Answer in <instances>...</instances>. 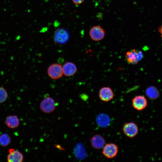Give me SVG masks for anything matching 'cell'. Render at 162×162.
Returning <instances> with one entry per match:
<instances>
[{"label": "cell", "mask_w": 162, "mask_h": 162, "mask_svg": "<svg viewBox=\"0 0 162 162\" xmlns=\"http://www.w3.org/2000/svg\"><path fill=\"white\" fill-rule=\"evenodd\" d=\"M70 38L68 31L64 28H60L56 30L54 34V40L56 43L63 44L66 43Z\"/></svg>", "instance_id": "1"}, {"label": "cell", "mask_w": 162, "mask_h": 162, "mask_svg": "<svg viewBox=\"0 0 162 162\" xmlns=\"http://www.w3.org/2000/svg\"><path fill=\"white\" fill-rule=\"evenodd\" d=\"M47 72L49 76L53 80L58 79L63 76L62 67L58 63H53L48 68Z\"/></svg>", "instance_id": "2"}, {"label": "cell", "mask_w": 162, "mask_h": 162, "mask_svg": "<svg viewBox=\"0 0 162 162\" xmlns=\"http://www.w3.org/2000/svg\"><path fill=\"white\" fill-rule=\"evenodd\" d=\"M143 57L141 51L135 49L127 51L125 55V58L127 62L131 64H136L140 61Z\"/></svg>", "instance_id": "3"}, {"label": "cell", "mask_w": 162, "mask_h": 162, "mask_svg": "<svg viewBox=\"0 0 162 162\" xmlns=\"http://www.w3.org/2000/svg\"><path fill=\"white\" fill-rule=\"evenodd\" d=\"M40 108L43 112L50 113L52 112L56 108V104L54 100L50 97L45 98L41 101Z\"/></svg>", "instance_id": "4"}, {"label": "cell", "mask_w": 162, "mask_h": 162, "mask_svg": "<svg viewBox=\"0 0 162 162\" xmlns=\"http://www.w3.org/2000/svg\"><path fill=\"white\" fill-rule=\"evenodd\" d=\"M89 35L93 40L99 41L104 38L105 32L104 28L100 26H95L90 28Z\"/></svg>", "instance_id": "5"}, {"label": "cell", "mask_w": 162, "mask_h": 162, "mask_svg": "<svg viewBox=\"0 0 162 162\" xmlns=\"http://www.w3.org/2000/svg\"><path fill=\"white\" fill-rule=\"evenodd\" d=\"M118 152V146L114 144L110 143L104 146L102 153L106 158L111 159L115 157Z\"/></svg>", "instance_id": "6"}, {"label": "cell", "mask_w": 162, "mask_h": 162, "mask_svg": "<svg viewBox=\"0 0 162 162\" xmlns=\"http://www.w3.org/2000/svg\"><path fill=\"white\" fill-rule=\"evenodd\" d=\"M123 130L127 136L133 138L135 136L138 132V128L134 123L130 122L125 124L123 127Z\"/></svg>", "instance_id": "7"}, {"label": "cell", "mask_w": 162, "mask_h": 162, "mask_svg": "<svg viewBox=\"0 0 162 162\" xmlns=\"http://www.w3.org/2000/svg\"><path fill=\"white\" fill-rule=\"evenodd\" d=\"M147 101L143 96L138 95L134 97L132 100V105L136 110L140 111L144 109L147 106Z\"/></svg>", "instance_id": "8"}, {"label": "cell", "mask_w": 162, "mask_h": 162, "mask_svg": "<svg viewBox=\"0 0 162 162\" xmlns=\"http://www.w3.org/2000/svg\"><path fill=\"white\" fill-rule=\"evenodd\" d=\"M99 95L101 100L108 102L113 98L114 93L112 89L110 87H104L100 90Z\"/></svg>", "instance_id": "9"}, {"label": "cell", "mask_w": 162, "mask_h": 162, "mask_svg": "<svg viewBox=\"0 0 162 162\" xmlns=\"http://www.w3.org/2000/svg\"><path fill=\"white\" fill-rule=\"evenodd\" d=\"M7 160L8 162H21L23 160V156L19 151L10 148L9 150Z\"/></svg>", "instance_id": "10"}, {"label": "cell", "mask_w": 162, "mask_h": 162, "mask_svg": "<svg viewBox=\"0 0 162 162\" xmlns=\"http://www.w3.org/2000/svg\"><path fill=\"white\" fill-rule=\"evenodd\" d=\"M92 146L96 149H100L104 146L105 141L104 139L100 135H96L93 136L90 139Z\"/></svg>", "instance_id": "11"}, {"label": "cell", "mask_w": 162, "mask_h": 162, "mask_svg": "<svg viewBox=\"0 0 162 162\" xmlns=\"http://www.w3.org/2000/svg\"><path fill=\"white\" fill-rule=\"evenodd\" d=\"M63 74L65 76H73L76 73L77 68L74 63L68 62L65 63L62 67Z\"/></svg>", "instance_id": "12"}, {"label": "cell", "mask_w": 162, "mask_h": 162, "mask_svg": "<svg viewBox=\"0 0 162 162\" xmlns=\"http://www.w3.org/2000/svg\"><path fill=\"white\" fill-rule=\"evenodd\" d=\"M5 123L9 128L14 129L18 127L20 124V121L16 116L10 115L7 117Z\"/></svg>", "instance_id": "13"}, {"label": "cell", "mask_w": 162, "mask_h": 162, "mask_svg": "<svg viewBox=\"0 0 162 162\" xmlns=\"http://www.w3.org/2000/svg\"><path fill=\"white\" fill-rule=\"evenodd\" d=\"M96 121L99 126L102 127H105L110 124V120L109 117L107 115L101 114L98 116Z\"/></svg>", "instance_id": "14"}, {"label": "cell", "mask_w": 162, "mask_h": 162, "mask_svg": "<svg viewBox=\"0 0 162 162\" xmlns=\"http://www.w3.org/2000/svg\"><path fill=\"white\" fill-rule=\"evenodd\" d=\"M146 94L148 97L152 99H156L160 95L158 90L153 86H151L148 88L146 89Z\"/></svg>", "instance_id": "15"}, {"label": "cell", "mask_w": 162, "mask_h": 162, "mask_svg": "<svg viewBox=\"0 0 162 162\" xmlns=\"http://www.w3.org/2000/svg\"><path fill=\"white\" fill-rule=\"evenodd\" d=\"M74 151L75 156L78 159H83L86 155V152L82 146L80 144L76 146Z\"/></svg>", "instance_id": "16"}, {"label": "cell", "mask_w": 162, "mask_h": 162, "mask_svg": "<svg viewBox=\"0 0 162 162\" xmlns=\"http://www.w3.org/2000/svg\"><path fill=\"white\" fill-rule=\"evenodd\" d=\"M11 139L9 135L4 133L0 135V145L5 147L8 146L10 143Z\"/></svg>", "instance_id": "17"}, {"label": "cell", "mask_w": 162, "mask_h": 162, "mask_svg": "<svg viewBox=\"0 0 162 162\" xmlns=\"http://www.w3.org/2000/svg\"><path fill=\"white\" fill-rule=\"evenodd\" d=\"M8 92L6 90L2 87H0V103H2L7 99Z\"/></svg>", "instance_id": "18"}, {"label": "cell", "mask_w": 162, "mask_h": 162, "mask_svg": "<svg viewBox=\"0 0 162 162\" xmlns=\"http://www.w3.org/2000/svg\"><path fill=\"white\" fill-rule=\"evenodd\" d=\"M72 1L75 4L79 5L83 3L85 0H72Z\"/></svg>", "instance_id": "19"}, {"label": "cell", "mask_w": 162, "mask_h": 162, "mask_svg": "<svg viewBox=\"0 0 162 162\" xmlns=\"http://www.w3.org/2000/svg\"><path fill=\"white\" fill-rule=\"evenodd\" d=\"M158 31L161 34V36L162 37V25L159 28Z\"/></svg>", "instance_id": "20"}]
</instances>
